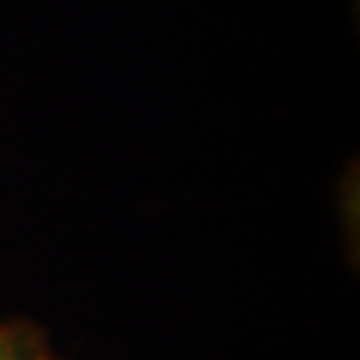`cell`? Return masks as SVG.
Returning a JSON list of instances; mask_svg holds the SVG:
<instances>
[{"mask_svg":"<svg viewBox=\"0 0 360 360\" xmlns=\"http://www.w3.org/2000/svg\"><path fill=\"white\" fill-rule=\"evenodd\" d=\"M0 360H62L35 326L0 323Z\"/></svg>","mask_w":360,"mask_h":360,"instance_id":"cell-1","label":"cell"}]
</instances>
